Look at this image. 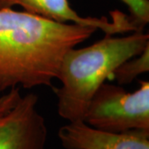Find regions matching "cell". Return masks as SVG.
I'll return each instance as SVG.
<instances>
[{
  "mask_svg": "<svg viewBox=\"0 0 149 149\" xmlns=\"http://www.w3.org/2000/svg\"><path fill=\"white\" fill-rule=\"evenodd\" d=\"M97 30L0 8V92L52 86L65 54Z\"/></svg>",
  "mask_w": 149,
  "mask_h": 149,
  "instance_id": "6da1fadb",
  "label": "cell"
},
{
  "mask_svg": "<svg viewBox=\"0 0 149 149\" xmlns=\"http://www.w3.org/2000/svg\"><path fill=\"white\" fill-rule=\"evenodd\" d=\"M149 70V46L142 53L123 62L113 74L118 85L130 84L140 74Z\"/></svg>",
  "mask_w": 149,
  "mask_h": 149,
  "instance_id": "52a82bcc",
  "label": "cell"
},
{
  "mask_svg": "<svg viewBox=\"0 0 149 149\" xmlns=\"http://www.w3.org/2000/svg\"><path fill=\"white\" fill-rule=\"evenodd\" d=\"M33 93L0 111V149H46L47 127Z\"/></svg>",
  "mask_w": 149,
  "mask_h": 149,
  "instance_id": "277c9868",
  "label": "cell"
},
{
  "mask_svg": "<svg viewBox=\"0 0 149 149\" xmlns=\"http://www.w3.org/2000/svg\"><path fill=\"white\" fill-rule=\"evenodd\" d=\"M58 138L65 149H149V129L111 133L69 122L59 128Z\"/></svg>",
  "mask_w": 149,
  "mask_h": 149,
  "instance_id": "8992f818",
  "label": "cell"
},
{
  "mask_svg": "<svg viewBox=\"0 0 149 149\" xmlns=\"http://www.w3.org/2000/svg\"><path fill=\"white\" fill-rule=\"evenodd\" d=\"M20 6L25 12L52 21L74 23L100 29L105 35H116L140 31L131 17L119 10L110 12L111 21L105 17H81L70 6L68 0H0V8Z\"/></svg>",
  "mask_w": 149,
  "mask_h": 149,
  "instance_id": "5b68a950",
  "label": "cell"
},
{
  "mask_svg": "<svg viewBox=\"0 0 149 149\" xmlns=\"http://www.w3.org/2000/svg\"><path fill=\"white\" fill-rule=\"evenodd\" d=\"M149 46L148 33L104 38L83 48H71L65 54L57 79L61 85L52 86L57 99L58 114L68 122L84 121L85 112L95 91L118 67L142 53Z\"/></svg>",
  "mask_w": 149,
  "mask_h": 149,
  "instance_id": "7a4b0ae2",
  "label": "cell"
},
{
  "mask_svg": "<svg viewBox=\"0 0 149 149\" xmlns=\"http://www.w3.org/2000/svg\"><path fill=\"white\" fill-rule=\"evenodd\" d=\"M128 6L133 23L139 30L143 31L145 26L149 22L148 0H120Z\"/></svg>",
  "mask_w": 149,
  "mask_h": 149,
  "instance_id": "ba28073f",
  "label": "cell"
},
{
  "mask_svg": "<svg viewBox=\"0 0 149 149\" xmlns=\"http://www.w3.org/2000/svg\"><path fill=\"white\" fill-rule=\"evenodd\" d=\"M20 90L18 87L12 88L8 93L0 97V111L5 110L13 106L21 98Z\"/></svg>",
  "mask_w": 149,
  "mask_h": 149,
  "instance_id": "9c48e42d",
  "label": "cell"
},
{
  "mask_svg": "<svg viewBox=\"0 0 149 149\" xmlns=\"http://www.w3.org/2000/svg\"><path fill=\"white\" fill-rule=\"evenodd\" d=\"M84 122L111 133L149 129V82L141 80L134 92L103 83L91 98Z\"/></svg>",
  "mask_w": 149,
  "mask_h": 149,
  "instance_id": "3957f363",
  "label": "cell"
}]
</instances>
